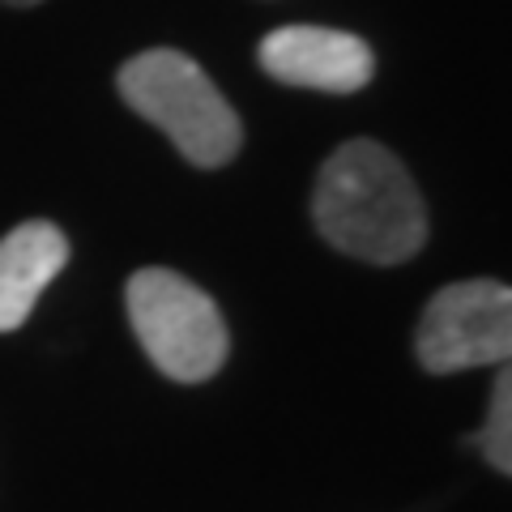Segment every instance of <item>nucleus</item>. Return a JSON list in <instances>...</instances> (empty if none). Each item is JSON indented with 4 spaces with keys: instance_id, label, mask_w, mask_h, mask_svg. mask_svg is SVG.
Here are the masks:
<instances>
[{
    "instance_id": "1",
    "label": "nucleus",
    "mask_w": 512,
    "mask_h": 512,
    "mask_svg": "<svg viewBox=\"0 0 512 512\" xmlns=\"http://www.w3.org/2000/svg\"><path fill=\"white\" fill-rule=\"evenodd\" d=\"M312 218L338 252L372 265H402L427 239V205L410 171L367 137L346 141L320 167Z\"/></svg>"
},
{
    "instance_id": "2",
    "label": "nucleus",
    "mask_w": 512,
    "mask_h": 512,
    "mask_svg": "<svg viewBox=\"0 0 512 512\" xmlns=\"http://www.w3.org/2000/svg\"><path fill=\"white\" fill-rule=\"evenodd\" d=\"M116 86L124 103L163 128L188 163L222 167L239 154L244 124H239L235 107L184 52H171V47L141 52L120 69Z\"/></svg>"
},
{
    "instance_id": "3",
    "label": "nucleus",
    "mask_w": 512,
    "mask_h": 512,
    "mask_svg": "<svg viewBox=\"0 0 512 512\" xmlns=\"http://www.w3.org/2000/svg\"><path fill=\"white\" fill-rule=\"evenodd\" d=\"M128 320L141 350L180 384L210 380L227 363V325L218 303L175 269H137L128 278Z\"/></svg>"
},
{
    "instance_id": "4",
    "label": "nucleus",
    "mask_w": 512,
    "mask_h": 512,
    "mask_svg": "<svg viewBox=\"0 0 512 512\" xmlns=\"http://www.w3.org/2000/svg\"><path fill=\"white\" fill-rule=\"evenodd\" d=\"M414 350L436 376L512 363V286L495 278L444 286L423 308Z\"/></svg>"
},
{
    "instance_id": "5",
    "label": "nucleus",
    "mask_w": 512,
    "mask_h": 512,
    "mask_svg": "<svg viewBox=\"0 0 512 512\" xmlns=\"http://www.w3.org/2000/svg\"><path fill=\"white\" fill-rule=\"evenodd\" d=\"M261 69L282 86L355 94L372 82L376 56L359 35L329 26H282L261 43Z\"/></svg>"
},
{
    "instance_id": "6",
    "label": "nucleus",
    "mask_w": 512,
    "mask_h": 512,
    "mask_svg": "<svg viewBox=\"0 0 512 512\" xmlns=\"http://www.w3.org/2000/svg\"><path fill=\"white\" fill-rule=\"evenodd\" d=\"M69 261V239L52 222H22L0 239V333L26 325L35 299Z\"/></svg>"
},
{
    "instance_id": "7",
    "label": "nucleus",
    "mask_w": 512,
    "mask_h": 512,
    "mask_svg": "<svg viewBox=\"0 0 512 512\" xmlns=\"http://www.w3.org/2000/svg\"><path fill=\"white\" fill-rule=\"evenodd\" d=\"M470 444L491 461L495 470L512 478V363H504L500 376H495L487 419L470 436Z\"/></svg>"
},
{
    "instance_id": "8",
    "label": "nucleus",
    "mask_w": 512,
    "mask_h": 512,
    "mask_svg": "<svg viewBox=\"0 0 512 512\" xmlns=\"http://www.w3.org/2000/svg\"><path fill=\"white\" fill-rule=\"evenodd\" d=\"M5 5H39V0H5Z\"/></svg>"
}]
</instances>
